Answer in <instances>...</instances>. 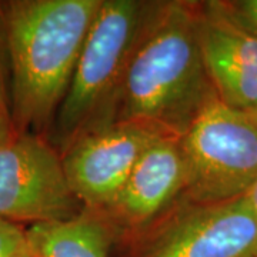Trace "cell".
Returning <instances> with one entry per match:
<instances>
[{
  "mask_svg": "<svg viewBox=\"0 0 257 257\" xmlns=\"http://www.w3.org/2000/svg\"><path fill=\"white\" fill-rule=\"evenodd\" d=\"M214 96L199 46L197 2L149 3L114 121L180 139Z\"/></svg>",
  "mask_w": 257,
  "mask_h": 257,
  "instance_id": "obj_1",
  "label": "cell"
},
{
  "mask_svg": "<svg viewBox=\"0 0 257 257\" xmlns=\"http://www.w3.org/2000/svg\"><path fill=\"white\" fill-rule=\"evenodd\" d=\"M101 0H13L0 5L10 66L9 110L19 133L52 126Z\"/></svg>",
  "mask_w": 257,
  "mask_h": 257,
  "instance_id": "obj_2",
  "label": "cell"
},
{
  "mask_svg": "<svg viewBox=\"0 0 257 257\" xmlns=\"http://www.w3.org/2000/svg\"><path fill=\"white\" fill-rule=\"evenodd\" d=\"M149 3L101 0L49 140L60 152L82 135L114 123L128 59Z\"/></svg>",
  "mask_w": 257,
  "mask_h": 257,
  "instance_id": "obj_3",
  "label": "cell"
},
{
  "mask_svg": "<svg viewBox=\"0 0 257 257\" xmlns=\"http://www.w3.org/2000/svg\"><path fill=\"white\" fill-rule=\"evenodd\" d=\"M183 199L223 203L243 197L257 180V124L247 111L214 96L180 138Z\"/></svg>",
  "mask_w": 257,
  "mask_h": 257,
  "instance_id": "obj_4",
  "label": "cell"
},
{
  "mask_svg": "<svg viewBox=\"0 0 257 257\" xmlns=\"http://www.w3.org/2000/svg\"><path fill=\"white\" fill-rule=\"evenodd\" d=\"M123 246L127 257H257V220L244 196L209 204L182 197Z\"/></svg>",
  "mask_w": 257,
  "mask_h": 257,
  "instance_id": "obj_5",
  "label": "cell"
},
{
  "mask_svg": "<svg viewBox=\"0 0 257 257\" xmlns=\"http://www.w3.org/2000/svg\"><path fill=\"white\" fill-rule=\"evenodd\" d=\"M83 210L64 173L62 155L36 133L15 132L0 143V219L39 224L72 219Z\"/></svg>",
  "mask_w": 257,
  "mask_h": 257,
  "instance_id": "obj_6",
  "label": "cell"
},
{
  "mask_svg": "<svg viewBox=\"0 0 257 257\" xmlns=\"http://www.w3.org/2000/svg\"><path fill=\"white\" fill-rule=\"evenodd\" d=\"M159 138L140 124L114 121L84 133L66 147L62 153L64 173L83 209L104 210Z\"/></svg>",
  "mask_w": 257,
  "mask_h": 257,
  "instance_id": "obj_7",
  "label": "cell"
},
{
  "mask_svg": "<svg viewBox=\"0 0 257 257\" xmlns=\"http://www.w3.org/2000/svg\"><path fill=\"white\" fill-rule=\"evenodd\" d=\"M180 139L159 138L139 159L119 194L97 211L117 233V243L136 237L183 197L186 166Z\"/></svg>",
  "mask_w": 257,
  "mask_h": 257,
  "instance_id": "obj_8",
  "label": "cell"
},
{
  "mask_svg": "<svg viewBox=\"0 0 257 257\" xmlns=\"http://www.w3.org/2000/svg\"><path fill=\"white\" fill-rule=\"evenodd\" d=\"M197 36L217 99L233 109L257 107V36L243 28L226 2H197Z\"/></svg>",
  "mask_w": 257,
  "mask_h": 257,
  "instance_id": "obj_9",
  "label": "cell"
},
{
  "mask_svg": "<svg viewBox=\"0 0 257 257\" xmlns=\"http://www.w3.org/2000/svg\"><path fill=\"white\" fill-rule=\"evenodd\" d=\"M35 257H110L117 233L97 211L83 209L72 219L25 227Z\"/></svg>",
  "mask_w": 257,
  "mask_h": 257,
  "instance_id": "obj_10",
  "label": "cell"
},
{
  "mask_svg": "<svg viewBox=\"0 0 257 257\" xmlns=\"http://www.w3.org/2000/svg\"><path fill=\"white\" fill-rule=\"evenodd\" d=\"M28 247L25 227L0 219V257H13Z\"/></svg>",
  "mask_w": 257,
  "mask_h": 257,
  "instance_id": "obj_11",
  "label": "cell"
},
{
  "mask_svg": "<svg viewBox=\"0 0 257 257\" xmlns=\"http://www.w3.org/2000/svg\"><path fill=\"white\" fill-rule=\"evenodd\" d=\"M226 6L231 16L243 28L257 36V0H234L226 2Z\"/></svg>",
  "mask_w": 257,
  "mask_h": 257,
  "instance_id": "obj_12",
  "label": "cell"
},
{
  "mask_svg": "<svg viewBox=\"0 0 257 257\" xmlns=\"http://www.w3.org/2000/svg\"><path fill=\"white\" fill-rule=\"evenodd\" d=\"M0 114H5L10 117L9 110V97L5 86V79H3V72H2V63H0Z\"/></svg>",
  "mask_w": 257,
  "mask_h": 257,
  "instance_id": "obj_13",
  "label": "cell"
},
{
  "mask_svg": "<svg viewBox=\"0 0 257 257\" xmlns=\"http://www.w3.org/2000/svg\"><path fill=\"white\" fill-rule=\"evenodd\" d=\"M15 132L16 130L13 127L12 119L8 117V116H5V114H0V143L8 140Z\"/></svg>",
  "mask_w": 257,
  "mask_h": 257,
  "instance_id": "obj_14",
  "label": "cell"
},
{
  "mask_svg": "<svg viewBox=\"0 0 257 257\" xmlns=\"http://www.w3.org/2000/svg\"><path fill=\"white\" fill-rule=\"evenodd\" d=\"M244 199H246V202L250 206V210L253 211L257 220V180L256 183L248 189V192L244 194Z\"/></svg>",
  "mask_w": 257,
  "mask_h": 257,
  "instance_id": "obj_15",
  "label": "cell"
},
{
  "mask_svg": "<svg viewBox=\"0 0 257 257\" xmlns=\"http://www.w3.org/2000/svg\"><path fill=\"white\" fill-rule=\"evenodd\" d=\"M13 257H35L30 251H29V248L26 247L23 251H20V253H18L16 256H13Z\"/></svg>",
  "mask_w": 257,
  "mask_h": 257,
  "instance_id": "obj_16",
  "label": "cell"
},
{
  "mask_svg": "<svg viewBox=\"0 0 257 257\" xmlns=\"http://www.w3.org/2000/svg\"><path fill=\"white\" fill-rule=\"evenodd\" d=\"M247 113L250 114V117L254 120V123L257 124V107H256V109H253V110L247 111Z\"/></svg>",
  "mask_w": 257,
  "mask_h": 257,
  "instance_id": "obj_17",
  "label": "cell"
}]
</instances>
